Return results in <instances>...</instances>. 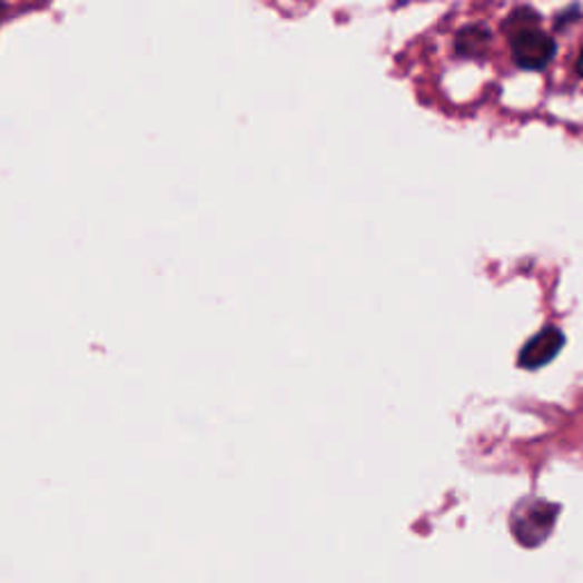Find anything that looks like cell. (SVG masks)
I'll return each mask as SVG.
<instances>
[{
  "label": "cell",
  "instance_id": "obj_1",
  "mask_svg": "<svg viewBox=\"0 0 583 583\" xmlns=\"http://www.w3.org/2000/svg\"><path fill=\"white\" fill-rule=\"evenodd\" d=\"M541 17L536 12H531L528 8H520L515 10L506 26H511V53H513V62L520 69L526 71H541L545 69L554 56H556V41L541 30Z\"/></svg>",
  "mask_w": 583,
  "mask_h": 583
},
{
  "label": "cell",
  "instance_id": "obj_2",
  "mask_svg": "<svg viewBox=\"0 0 583 583\" xmlns=\"http://www.w3.org/2000/svg\"><path fill=\"white\" fill-rule=\"evenodd\" d=\"M565 347V333L559 326H545L522 347L517 365L522 369H541L550 365Z\"/></svg>",
  "mask_w": 583,
  "mask_h": 583
},
{
  "label": "cell",
  "instance_id": "obj_3",
  "mask_svg": "<svg viewBox=\"0 0 583 583\" xmlns=\"http://www.w3.org/2000/svg\"><path fill=\"white\" fill-rule=\"evenodd\" d=\"M491 41V32L481 26H470L458 34V51L465 58H472L483 51V46Z\"/></svg>",
  "mask_w": 583,
  "mask_h": 583
},
{
  "label": "cell",
  "instance_id": "obj_4",
  "mask_svg": "<svg viewBox=\"0 0 583 583\" xmlns=\"http://www.w3.org/2000/svg\"><path fill=\"white\" fill-rule=\"evenodd\" d=\"M576 76L583 80V46H581V51H579V58H576Z\"/></svg>",
  "mask_w": 583,
  "mask_h": 583
}]
</instances>
